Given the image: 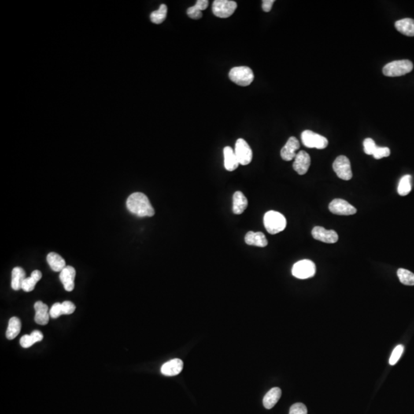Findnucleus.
<instances>
[{
  "mask_svg": "<svg viewBox=\"0 0 414 414\" xmlns=\"http://www.w3.org/2000/svg\"><path fill=\"white\" fill-rule=\"evenodd\" d=\"M127 207L131 213L140 217L153 216L155 211L150 200L142 193H134L127 200Z\"/></svg>",
  "mask_w": 414,
  "mask_h": 414,
  "instance_id": "f257e3e1",
  "label": "nucleus"
},
{
  "mask_svg": "<svg viewBox=\"0 0 414 414\" xmlns=\"http://www.w3.org/2000/svg\"><path fill=\"white\" fill-rule=\"evenodd\" d=\"M264 226L268 234L271 235L279 234L286 227V219L282 213L276 211H268L264 216Z\"/></svg>",
  "mask_w": 414,
  "mask_h": 414,
  "instance_id": "f03ea898",
  "label": "nucleus"
},
{
  "mask_svg": "<svg viewBox=\"0 0 414 414\" xmlns=\"http://www.w3.org/2000/svg\"><path fill=\"white\" fill-rule=\"evenodd\" d=\"M414 64L410 60H397L388 63L384 67L383 73L385 76L400 77L412 72Z\"/></svg>",
  "mask_w": 414,
  "mask_h": 414,
  "instance_id": "7ed1b4c3",
  "label": "nucleus"
},
{
  "mask_svg": "<svg viewBox=\"0 0 414 414\" xmlns=\"http://www.w3.org/2000/svg\"><path fill=\"white\" fill-rule=\"evenodd\" d=\"M230 80L238 86H248L254 80V74L249 67H234L229 73Z\"/></svg>",
  "mask_w": 414,
  "mask_h": 414,
  "instance_id": "20e7f679",
  "label": "nucleus"
},
{
  "mask_svg": "<svg viewBox=\"0 0 414 414\" xmlns=\"http://www.w3.org/2000/svg\"><path fill=\"white\" fill-rule=\"evenodd\" d=\"M292 272L297 279H306L315 275L316 267L315 263L311 260H301L293 266Z\"/></svg>",
  "mask_w": 414,
  "mask_h": 414,
  "instance_id": "39448f33",
  "label": "nucleus"
},
{
  "mask_svg": "<svg viewBox=\"0 0 414 414\" xmlns=\"http://www.w3.org/2000/svg\"><path fill=\"white\" fill-rule=\"evenodd\" d=\"M301 141L303 145L307 148H317L319 150L325 149L328 145V141L327 138L309 130L303 131L301 134Z\"/></svg>",
  "mask_w": 414,
  "mask_h": 414,
  "instance_id": "423d86ee",
  "label": "nucleus"
},
{
  "mask_svg": "<svg viewBox=\"0 0 414 414\" xmlns=\"http://www.w3.org/2000/svg\"><path fill=\"white\" fill-rule=\"evenodd\" d=\"M237 3L231 0H215L212 3V12L219 18H228L234 14Z\"/></svg>",
  "mask_w": 414,
  "mask_h": 414,
  "instance_id": "0eeeda50",
  "label": "nucleus"
},
{
  "mask_svg": "<svg viewBox=\"0 0 414 414\" xmlns=\"http://www.w3.org/2000/svg\"><path fill=\"white\" fill-rule=\"evenodd\" d=\"M333 169L340 179L350 180L353 177L349 159L345 156H339L333 163Z\"/></svg>",
  "mask_w": 414,
  "mask_h": 414,
  "instance_id": "6e6552de",
  "label": "nucleus"
},
{
  "mask_svg": "<svg viewBox=\"0 0 414 414\" xmlns=\"http://www.w3.org/2000/svg\"><path fill=\"white\" fill-rule=\"evenodd\" d=\"M236 155L241 165H248L252 160V151L247 142L242 138L237 140L235 146Z\"/></svg>",
  "mask_w": 414,
  "mask_h": 414,
  "instance_id": "1a4fd4ad",
  "label": "nucleus"
},
{
  "mask_svg": "<svg viewBox=\"0 0 414 414\" xmlns=\"http://www.w3.org/2000/svg\"><path fill=\"white\" fill-rule=\"evenodd\" d=\"M329 210L336 215L350 216L357 212V209L351 205L346 200L342 199H334L329 204Z\"/></svg>",
  "mask_w": 414,
  "mask_h": 414,
  "instance_id": "9d476101",
  "label": "nucleus"
},
{
  "mask_svg": "<svg viewBox=\"0 0 414 414\" xmlns=\"http://www.w3.org/2000/svg\"><path fill=\"white\" fill-rule=\"evenodd\" d=\"M312 235L316 240L325 243H335L338 240V234L334 230H327L322 226L314 227Z\"/></svg>",
  "mask_w": 414,
  "mask_h": 414,
  "instance_id": "9b49d317",
  "label": "nucleus"
},
{
  "mask_svg": "<svg viewBox=\"0 0 414 414\" xmlns=\"http://www.w3.org/2000/svg\"><path fill=\"white\" fill-rule=\"evenodd\" d=\"M310 165H311V157L309 154L304 150L298 152L293 163V168L295 171L299 175H304L308 172Z\"/></svg>",
  "mask_w": 414,
  "mask_h": 414,
  "instance_id": "f8f14e48",
  "label": "nucleus"
},
{
  "mask_svg": "<svg viewBox=\"0 0 414 414\" xmlns=\"http://www.w3.org/2000/svg\"><path fill=\"white\" fill-rule=\"evenodd\" d=\"M300 148L299 141L295 137H291L287 143L281 150V157L286 161H290L296 158V151Z\"/></svg>",
  "mask_w": 414,
  "mask_h": 414,
  "instance_id": "ddd939ff",
  "label": "nucleus"
},
{
  "mask_svg": "<svg viewBox=\"0 0 414 414\" xmlns=\"http://www.w3.org/2000/svg\"><path fill=\"white\" fill-rule=\"evenodd\" d=\"M75 275H76V271H75V268L69 266L65 267L60 272V280H61L64 289L67 292H72L74 290Z\"/></svg>",
  "mask_w": 414,
  "mask_h": 414,
  "instance_id": "4468645a",
  "label": "nucleus"
},
{
  "mask_svg": "<svg viewBox=\"0 0 414 414\" xmlns=\"http://www.w3.org/2000/svg\"><path fill=\"white\" fill-rule=\"evenodd\" d=\"M34 308L35 310V322L37 324L40 325H47L50 318L48 305L42 301H38L35 303Z\"/></svg>",
  "mask_w": 414,
  "mask_h": 414,
  "instance_id": "2eb2a0df",
  "label": "nucleus"
},
{
  "mask_svg": "<svg viewBox=\"0 0 414 414\" xmlns=\"http://www.w3.org/2000/svg\"><path fill=\"white\" fill-rule=\"evenodd\" d=\"M183 362L180 359H173L161 367V373L165 376H176L183 371Z\"/></svg>",
  "mask_w": 414,
  "mask_h": 414,
  "instance_id": "dca6fc26",
  "label": "nucleus"
},
{
  "mask_svg": "<svg viewBox=\"0 0 414 414\" xmlns=\"http://www.w3.org/2000/svg\"><path fill=\"white\" fill-rule=\"evenodd\" d=\"M245 242L248 245H255L258 247H266L268 245L266 237L261 232H249L245 235Z\"/></svg>",
  "mask_w": 414,
  "mask_h": 414,
  "instance_id": "f3484780",
  "label": "nucleus"
},
{
  "mask_svg": "<svg viewBox=\"0 0 414 414\" xmlns=\"http://www.w3.org/2000/svg\"><path fill=\"white\" fill-rule=\"evenodd\" d=\"M223 155H224V167L226 171H235L238 167L239 163L234 149L230 147H226L223 149Z\"/></svg>",
  "mask_w": 414,
  "mask_h": 414,
  "instance_id": "a211bd4d",
  "label": "nucleus"
},
{
  "mask_svg": "<svg viewBox=\"0 0 414 414\" xmlns=\"http://www.w3.org/2000/svg\"><path fill=\"white\" fill-rule=\"evenodd\" d=\"M233 211L235 214H242V212L247 208L248 200L243 193L240 191H237L234 193L233 198Z\"/></svg>",
  "mask_w": 414,
  "mask_h": 414,
  "instance_id": "6ab92c4d",
  "label": "nucleus"
},
{
  "mask_svg": "<svg viewBox=\"0 0 414 414\" xmlns=\"http://www.w3.org/2000/svg\"><path fill=\"white\" fill-rule=\"evenodd\" d=\"M395 28L403 35L414 36V19L406 18L395 23Z\"/></svg>",
  "mask_w": 414,
  "mask_h": 414,
  "instance_id": "aec40b11",
  "label": "nucleus"
},
{
  "mask_svg": "<svg viewBox=\"0 0 414 414\" xmlns=\"http://www.w3.org/2000/svg\"><path fill=\"white\" fill-rule=\"evenodd\" d=\"M282 396L280 388H271L263 398V405L266 409L270 410L278 403Z\"/></svg>",
  "mask_w": 414,
  "mask_h": 414,
  "instance_id": "412c9836",
  "label": "nucleus"
},
{
  "mask_svg": "<svg viewBox=\"0 0 414 414\" xmlns=\"http://www.w3.org/2000/svg\"><path fill=\"white\" fill-rule=\"evenodd\" d=\"M208 5H209L208 0H198V1H197L195 5L188 8V9L186 11V13L188 15L189 17L191 18V19H201L203 16L202 11L207 9Z\"/></svg>",
  "mask_w": 414,
  "mask_h": 414,
  "instance_id": "4be33fe9",
  "label": "nucleus"
},
{
  "mask_svg": "<svg viewBox=\"0 0 414 414\" xmlns=\"http://www.w3.org/2000/svg\"><path fill=\"white\" fill-rule=\"evenodd\" d=\"M27 279L26 271L21 267H16L12 271V282L11 286L13 290L18 291L22 289L23 282Z\"/></svg>",
  "mask_w": 414,
  "mask_h": 414,
  "instance_id": "5701e85b",
  "label": "nucleus"
},
{
  "mask_svg": "<svg viewBox=\"0 0 414 414\" xmlns=\"http://www.w3.org/2000/svg\"><path fill=\"white\" fill-rule=\"evenodd\" d=\"M47 262L50 268L54 271H60L61 272L66 267L64 259L56 252H50L48 255Z\"/></svg>",
  "mask_w": 414,
  "mask_h": 414,
  "instance_id": "b1692460",
  "label": "nucleus"
},
{
  "mask_svg": "<svg viewBox=\"0 0 414 414\" xmlns=\"http://www.w3.org/2000/svg\"><path fill=\"white\" fill-rule=\"evenodd\" d=\"M21 321L17 317H12L9 319L7 330H6V338L9 340H13L19 335L21 331Z\"/></svg>",
  "mask_w": 414,
  "mask_h": 414,
  "instance_id": "393cba45",
  "label": "nucleus"
},
{
  "mask_svg": "<svg viewBox=\"0 0 414 414\" xmlns=\"http://www.w3.org/2000/svg\"><path fill=\"white\" fill-rule=\"evenodd\" d=\"M42 274L39 270H35L32 271L31 276L28 277L25 279L22 286V289L27 293H30L35 289L37 282L42 279Z\"/></svg>",
  "mask_w": 414,
  "mask_h": 414,
  "instance_id": "a878e982",
  "label": "nucleus"
},
{
  "mask_svg": "<svg viewBox=\"0 0 414 414\" xmlns=\"http://www.w3.org/2000/svg\"><path fill=\"white\" fill-rule=\"evenodd\" d=\"M411 175H405L400 179L399 182L398 188H397V192L400 196H407L411 193L412 190V184H411Z\"/></svg>",
  "mask_w": 414,
  "mask_h": 414,
  "instance_id": "bb28decb",
  "label": "nucleus"
},
{
  "mask_svg": "<svg viewBox=\"0 0 414 414\" xmlns=\"http://www.w3.org/2000/svg\"><path fill=\"white\" fill-rule=\"evenodd\" d=\"M167 14V6L165 4H162L157 10L153 11L150 14V20L155 24H160L165 20Z\"/></svg>",
  "mask_w": 414,
  "mask_h": 414,
  "instance_id": "cd10ccee",
  "label": "nucleus"
},
{
  "mask_svg": "<svg viewBox=\"0 0 414 414\" xmlns=\"http://www.w3.org/2000/svg\"><path fill=\"white\" fill-rule=\"evenodd\" d=\"M397 276L400 282L406 286H414V274L409 270L399 268L397 270Z\"/></svg>",
  "mask_w": 414,
  "mask_h": 414,
  "instance_id": "c85d7f7f",
  "label": "nucleus"
},
{
  "mask_svg": "<svg viewBox=\"0 0 414 414\" xmlns=\"http://www.w3.org/2000/svg\"><path fill=\"white\" fill-rule=\"evenodd\" d=\"M404 351V347L402 345H399L394 348V350L392 352L391 356H390V360H389V364L390 365H395L398 361L399 359L401 357L403 352Z\"/></svg>",
  "mask_w": 414,
  "mask_h": 414,
  "instance_id": "c756f323",
  "label": "nucleus"
},
{
  "mask_svg": "<svg viewBox=\"0 0 414 414\" xmlns=\"http://www.w3.org/2000/svg\"><path fill=\"white\" fill-rule=\"evenodd\" d=\"M378 148L374 140L371 138H366L364 141V150L365 153L368 155L374 154V151Z\"/></svg>",
  "mask_w": 414,
  "mask_h": 414,
  "instance_id": "7c9ffc66",
  "label": "nucleus"
},
{
  "mask_svg": "<svg viewBox=\"0 0 414 414\" xmlns=\"http://www.w3.org/2000/svg\"><path fill=\"white\" fill-rule=\"evenodd\" d=\"M289 414H308V410L305 404L297 403L291 407Z\"/></svg>",
  "mask_w": 414,
  "mask_h": 414,
  "instance_id": "2f4dec72",
  "label": "nucleus"
},
{
  "mask_svg": "<svg viewBox=\"0 0 414 414\" xmlns=\"http://www.w3.org/2000/svg\"><path fill=\"white\" fill-rule=\"evenodd\" d=\"M49 315H50L51 318H53V319H57L59 317L62 315L61 303H55L54 305L51 308L50 311H49Z\"/></svg>",
  "mask_w": 414,
  "mask_h": 414,
  "instance_id": "473e14b6",
  "label": "nucleus"
},
{
  "mask_svg": "<svg viewBox=\"0 0 414 414\" xmlns=\"http://www.w3.org/2000/svg\"><path fill=\"white\" fill-rule=\"evenodd\" d=\"M390 150L389 148H380V147H378V148H376L375 151H374L373 156H374V158L377 159V160H379V159L388 157V156H390Z\"/></svg>",
  "mask_w": 414,
  "mask_h": 414,
  "instance_id": "72a5a7b5",
  "label": "nucleus"
},
{
  "mask_svg": "<svg viewBox=\"0 0 414 414\" xmlns=\"http://www.w3.org/2000/svg\"><path fill=\"white\" fill-rule=\"evenodd\" d=\"M61 308H62L63 315H71L74 313L76 307L72 301H64L61 303Z\"/></svg>",
  "mask_w": 414,
  "mask_h": 414,
  "instance_id": "f704fd0d",
  "label": "nucleus"
},
{
  "mask_svg": "<svg viewBox=\"0 0 414 414\" xmlns=\"http://www.w3.org/2000/svg\"><path fill=\"white\" fill-rule=\"evenodd\" d=\"M35 344V341H33L32 338H31V335H28V334H25L20 338V345L23 348H29L30 347L32 346V345Z\"/></svg>",
  "mask_w": 414,
  "mask_h": 414,
  "instance_id": "c9c22d12",
  "label": "nucleus"
},
{
  "mask_svg": "<svg viewBox=\"0 0 414 414\" xmlns=\"http://www.w3.org/2000/svg\"><path fill=\"white\" fill-rule=\"evenodd\" d=\"M275 1L274 0H263V9L264 12H268L271 11V7L273 5Z\"/></svg>",
  "mask_w": 414,
  "mask_h": 414,
  "instance_id": "e433bc0d",
  "label": "nucleus"
},
{
  "mask_svg": "<svg viewBox=\"0 0 414 414\" xmlns=\"http://www.w3.org/2000/svg\"><path fill=\"white\" fill-rule=\"evenodd\" d=\"M30 335H31L35 343L39 342V341H42L43 340V334L41 331H37V330L32 331Z\"/></svg>",
  "mask_w": 414,
  "mask_h": 414,
  "instance_id": "4c0bfd02",
  "label": "nucleus"
}]
</instances>
